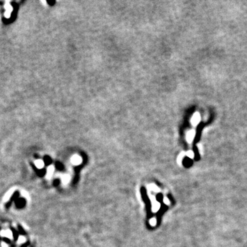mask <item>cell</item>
Here are the masks:
<instances>
[{
  "label": "cell",
  "mask_w": 247,
  "mask_h": 247,
  "mask_svg": "<svg viewBox=\"0 0 247 247\" xmlns=\"http://www.w3.org/2000/svg\"><path fill=\"white\" fill-rule=\"evenodd\" d=\"M26 241V239L24 236L23 235H20L18 238V244H23V243H25Z\"/></svg>",
  "instance_id": "13"
},
{
  "label": "cell",
  "mask_w": 247,
  "mask_h": 247,
  "mask_svg": "<svg viewBox=\"0 0 247 247\" xmlns=\"http://www.w3.org/2000/svg\"><path fill=\"white\" fill-rule=\"evenodd\" d=\"M151 200H152V212L155 213V212H157L159 209H160V207H161V205L159 202H157L155 200V197H151L150 198Z\"/></svg>",
  "instance_id": "2"
},
{
  "label": "cell",
  "mask_w": 247,
  "mask_h": 247,
  "mask_svg": "<svg viewBox=\"0 0 247 247\" xmlns=\"http://www.w3.org/2000/svg\"><path fill=\"white\" fill-rule=\"evenodd\" d=\"M54 172V165H49L47 169V174H46V178L48 179H50Z\"/></svg>",
  "instance_id": "7"
},
{
  "label": "cell",
  "mask_w": 247,
  "mask_h": 247,
  "mask_svg": "<svg viewBox=\"0 0 247 247\" xmlns=\"http://www.w3.org/2000/svg\"><path fill=\"white\" fill-rule=\"evenodd\" d=\"M200 121V115L199 113L196 112L193 115V116L191 118V124L195 126L199 124Z\"/></svg>",
  "instance_id": "1"
},
{
  "label": "cell",
  "mask_w": 247,
  "mask_h": 247,
  "mask_svg": "<svg viewBox=\"0 0 247 247\" xmlns=\"http://www.w3.org/2000/svg\"><path fill=\"white\" fill-rule=\"evenodd\" d=\"M5 8H6V13H5V16H6V17L8 18V17L10 16L11 13H12V11H13V8H12V6H11L10 4H7L6 5Z\"/></svg>",
  "instance_id": "8"
},
{
  "label": "cell",
  "mask_w": 247,
  "mask_h": 247,
  "mask_svg": "<svg viewBox=\"0 0 247 247\" xmlns=\"http://www.w3.org/2000/svg\"><path fill=\"white\" fill-rule=\"evenodd\" d=\"M185 155V154L184 152H182V153H181V154L178 155V158H177V162H178V163L179 165H181V164L182 163V161H183V159Z\"/></svg>",
  "instance_id": "12"
},
{
  "label": "cell",
  "mask_w": 247,
  "mask_h": 247,
  "mask_svg": "<svg viewBox=\"0 0 247 247\" xmlns=\"http://www.w3.org/2000/svg\"><path fill=\"white\" fill-rule=\"evenodd\" d=\"M61 179H62L63 183L64 185H67V184L69 182V181H70V176L68 175V174H65V175H63V176L62 177Z\"/></svg>",
  "instance_id": "10"
},
{
  "label": "cell",
  "mask_w": 247,
  "mask_h": 247,
  "mask_svg": "<svg viewBox=\"0 0 247 247\" xmlns=\"http://www.w3.org/2000/svg\"><path fill=\"white\" fill-rule=\"evenodd\" d=\"M163 203L165 204V205H169V199L168 198H166V197H165L164 198H163Z\"/></svg>",
  "instance_id": "16"
},
{
  "label": "cell",
  "mask_w": 247,
  "mask_h": 247,
  "mask_svg": "<svg viewBox=\"0 0 247 247\" xmlns=\"http://www.w3.org/2000/svg\"><path fill=\"white\" fill-rule=\"evenodd\" d=\"M21 195L25 198H28V192L25 191H21Z\"/></svg>",
  "instance_id": "17"
},
{
  "label": "cell",
  "mask_w": 247,
  "mask_h": 247,
  "mask_svg": "<svg viewBox=\"0 0 247 247\" xmlns=\"http://www.w3.org/2000/svg\"><path fill=\"white\" fill-rule=\"evenodd\" d=\"M71 163L73 165H79L82 161V159L81 158V156H80L79 155H74L71 157Z\"/></svg>",
  "instance_id": "4"
},
{
  "label": "cell",
  "mask_w": 247,
  "mask_h": 247,
  "mask_svg": "<svg viewBox=\"0 0 247 247\" xmlns=\"http://www.w3.org/2000/svg\"><path fill=\"white\" fill-rule=\"evenodd\" d=\"M14 190H15V187H13V188L10 189L6 193V194L4 195V198H3V201H4V202H7V201H8L9 199L12 196V195L13 194V193L14 192Z\"/></svg>",
  "instance_id": "6"
},
{
  "label": "cell",
  "mask_w": 247,
  "mask_h": 247,
  "mask_svg": "<svg viewBox=\"0 0 247 247\" xmlns=\"http://www.w3.org/2000/svg\"><path fill=\"white\" fill-rule=\"evenodd\" d=\"M150 225L152 226H155L156 224V220L155 218H152L150 220Z\"/></svg>",
  "instance_id": "15"
},
{
  "label": "cell",
  "mask_w": 247,
  "mask_h": 247,
  "mask_svg": "<svg viewBox=\"0 0 247 247\" xmlns=\"http://www.w3.org/2000/svg\"><path fill=\"white\" fill-rule=\"evenodd\" d=\"M35 164L36 167L39 169H42L44 167L45 165V163L43 160H41V159H38V160H36L35 161Z\"/></svg>",
  "instance_id": "9"
},
{
  "label": "cell",
  "mask_w": 247,
  "mask_h": 247,
  "mask_svg": "<svg viewBox=\"0 0 247 247\" xmlns=\"http://www.w3.org/2000/svg\"><path fill=\"white\" fill-rule=\"evenodd\" d=\"M1 247H8V245L6 243H5V242H1Z\"/></svg>",
  "instance_id": "18"
},
{
  "label": "cell",
  "mask_w": 247,
  "mask_h": 247,
  "mask_svg": "<svg viewBox=\"0 0 247 247\" xmlns=\"http://www.w3.org/2000/svg\"><path fill=\"white\" fill-rule=\"evenodd\" d=\"M187 156L190 158V159H193L194 157V152L192 151V150H189L187 152Z\"/></svg>",
  "instance_id": "14"
},
{
  "label": "cell",
  "mask_w": 247,
  "mask_h": 247,
  "mask_svg": "<svg viewBox=\"0 0 247 247\" xmlns=\"http://www.w3.org/2000/svg\"><path fill=\"white\" fill-rule=\"evenodd\" d=\"M0 235L2 237H6L8 238L10 240L13 239V233L12 232V231H10V229H7V230H2L0 232Z\"/></svg>",
  "instance_id": "3"
},
{
  "label": "cell",
  "mask_w": 247,
  "mask_h": 247,
  "mask_svg": "<svg viewBox=\"0 0 247 247\" xmlns=\"http://www.w3.org/2000/svg\"><path fill=\"white\" fill-rule=\"evenodd\" d=\"M196 135V132L194 130H190L187 132V133L186 134V139L189 143H191V141L194 140V137Z\"/></svg>",
  "instance_id": "5"
},
{
  "label": "cell",
  "mask_w": 247,
  "mask_h": 247,
  "mask_svg": "<svg viewBox=\"0 0 247 247\" xmlns=\"http://www.w3.org/2000/svg\"><path fill=\"white\" fill-rule=\"evenodd\" d=\"M148 188L150 189V190L152 191H154V192H159V191H160L159 188L156 185H155V184H150V185L148 186Z\"/></svg>",
  "instance_id": "11"
}]
</instances>
